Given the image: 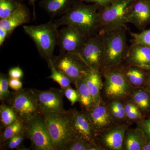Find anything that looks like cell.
I'll return each mask as SVG.
<instances>
[{
    "label": "cell",
    "mask_w": 150,
    "mask_h": 150,
    "mask_svg": "<svg viewBox=\"0 0 150 150\" xmlns=\"http://www.w3.org/2000/svg\"><path fill=\"white\" fill-rule=\"evenodd\" d=\"M99 8L96 4L75 1L66 13L53 21L58 28L66 25L76 28L88 37L99 33Z\"/></svg>",
    "instance_id": "1"
},
{
    "label": "cell",
    "mask_w": 150,
    "mask_h": 150,
    "mask_svg": "<svg viewBox=\"0 0 150 150\" xmlns=\"http://www.w3.org/2000/svg\"><path fill=\"white\" fill-rule=\"evenodd\" d=\"M126 25L102 33L104 55L100 72L119 67L125 62L129 46Z\"/></svg>",
    "instance_id": "2"
},
{
    "label": "cell",
    "mask_w": 150,
    "mask_h": 150,
    "mask_svg": "<svg viewBox=\"0 0 150 150\" xmlns=\"http://www.w3.org/2000/svg\"><path fill=\"white\" fill-rule=\"evenodd\" d=\"M23 28L35 43L40 56L47 62L52 59L57 45L59 30L54 21L38 25H24Z\"/></svg>",
    "instance_id": "3"
},
{
    "label": "cell",
    "mask_w": 150,
    "mask_h": 150,
    "mask_svg": "<svg viewBox=\"0 0 150 150\" xmlns=\"http://www.w3.org/2000/svg\"><path fill=\"white\" fill-rule=\"evenodd\" d=\"M42 114L54 150H63L66 144L74 139L70 127L68 110L65 113L49 112Z\"/></svg>",
    "instance_id": "4"
},
{
    "label": "cell",
    "mask_w": 150,
    "mask_h": 150,
    "mask_svg": "<svg viewBox=\"0 0 150 150\" xmlns=\"http://www.w3.org/2000/svg\"><path fill=\"white\" fill-rule=\"evenodd\" d=\"M104 78L103 91L108 100L129 98L134 90L123 74L121 65L110 68L103 72Z\"/></svg>",
    "instance_id": "5"
},
{
    "label": "cell",
    "mask_w": 150,
    "mask_h": 150,
    "mask_svg": "<svg viewBox=\"0 0 150 150\" xmlns=\"http://www.w3.org/2000/svg\"><path fill=\"white\" fill-rule=\"evenodd\" d=\"M133 0H117L110 5L100 7L99 32L103 33L125 26L128 23V7Z\"/></svg>",
    "instance_id": "6"
},
{
    "label": "cell",
    "mask_w": 150,
    "mask_h": 150,
    "mask_svg": "<svg viewBox=\"0 0 150 150\" xmlns=\"http://www.w3.org/2000/svg\"><path fill=\"white\" fill-rule=\"evenodd\" d=\"M52 60L56 69L74 84L90 69L80 54L76 53H61L59 56H54Z\"/></svg>",
    "instance_id": "7"
},
{
    "label": "cell",
    "mask_w": 150,
    "mask_h": 150,
    "mask_svg": "<svg viewBox=\"0 0 150 150\" xmlns=\"http://www.w3.org/2000/svg\"><path fill=\"white\" fill-rule=\"evenodd\" d=\"M24 134L36 150H54L45 120L41 113L25 122Z\"/></svg>",
    "instance_id": "8"
},
{
    "label": "cell",
    "mask_w": 150,
    "mask_h": 150,
    "mask_svg": "<svg viewBox=\"0 0 150 150\" xmlns=\"http://www.w3.org/2000/svg\"><path fill=\"white\" fill-rule=\"evenodd\" d=\"M20 118L26 122L40 114L35 94L31 89H21L12 93L8 100Z\"/></svg>",
    "instance_id": "9"
},
{
    "label": "cell",
    "mask_w": 150,
    "mask_h": 150,
    "mask_svg": "<svg viewBox=\"0 0 150 150\" xmlns=\"http://www.w3.org/2000/svg\"><path fill=\"white\" fill-rule=\"evenodd\" d=\"M79 54L90 69L100 72L104 55L102 33L88 38Z\"/></svg>",
    "instance_id": "10"
},
{
    "label": "cell",
    "mask_w": 150,
    "mask_h": 150,
    "mask_svg": "<svg viewBox=\"0 0 150 150\" xmlns=\"http://www.w3.org/2000/svg\"><path fill=\"white\" fill-rule=\"evenodd\" d=\"M71 131L74 139L96 143L97 134L91 122L83 110H68Z\"/></svg>",
    "instance_id": "11"
},
{
    "label": "cell",
    "mask_w": 150,
    "mask_h": 150,
    "mask_svg": "<svg viewBox=\"0 0 150 150\" xmlns=\"http://www.w3.org/2000/svg\"><path fill=\"white\" fill-rule=\"evenodd\" d=\"M35 94L38 106L41 114L49 112L65 113L62 89L51 88L47 90L31 89Z\"/></svg>",
    "instance_id": "12"
},
{
    "label": "cell",
    "mask_w": 150,
    "mask_h": 150,
    "mask_svg": "<svg viewBox=\"0 0 150 150\" xmlns=\"http://www.w3.org/2000/svg\"><path fill=\"white\" fill-rule=\"evenodd\" d=\"M88 38L76 28L66 25L58 30L57 45L60 53L79 54Z\"/></svg>",
    "instance_id": "13"
},
{
    "label": "cell",
    "mask_w": 150,
    "mask_h": 150,
    "mask_svg": "<svg viewBox=\"0 0 150 150\" xmlns=\"http://www.w3.org/2000/svg\"><path fill=\"white\" fill-rule=\"evenodd\" d=\"M132 123L114 124L108 129L98 134L96 142L104 150H123L125 133Z\"/></svg>",
    "instance_id": "14"
},
{
    "label": "cell",
    "mask_w": 150,
    "mask_h": 150,
    "mask_svg": "<svg viewBox=\"0 0 150 150\" xmlns=\"http://www.w3.org/2000/svg\"><path fill=\"white\" fill-rule=\"evenodd\" d=\"M128 23L143 30L150 24V0H133L128 7Z\"/></svg>",
    "instance_id": "15"
},
{
    "label": "cell",
    "mask_w": 150,
    "mask_h": 150,
    "mask_svg": "<svg viewBox=\"0 0 150 150\" xmlns=\"http://www.w3.org/2000/svg\"><path fill=\"white\" fill-rule=\"evenodd\" d=\"M84 112L91 122L97 136L114 124L108 110L107 103L103 100L90 110Z\"/></svg>",
    "instance_id": "16"
},
{
    "label": "cell",
    "mask_w": 150,
    "mask_h": 150,
    "mask_svg": "<svg viewBox=\"0 0 150 150\" xmlns=\"http://www.w3.org/2000/svg\"><path fill=\"white\" fill-rule=\"evenodd\" d=\"M125 62L126 64L150 69V48L141 44L132 43L129 46Z\"/></svg>",
    "instance_id": "17"
},
{
    "label": "cell",
    "mask_w": 150,
    "mask_h": 150,
    "mask_svg": "<svg viewBox=\"0 0 150 150\" xmlns=\"http://www.w3.org/2000/svg\"><path fill=\"white\" fill-rule=\"evenodd\" d=\"M30 18L31 14L29 9L24 4H21L11 15L1 20L0 28L6 30L9 35L18 26L29 23Z\"/></svg>",
    "instance_id": "18"
},
{
    "label": "cell",
    "mask_w": 150,
    "mask_h": 150,
    "mask_svg": "<svg viewBox=\"0 0 150 150\" xmlns=\"http://www.w3.org/2000/svg\"><path fill=\"white\" fill-rule=\"evenodd\" d=\"M121 69L127 80L134 88H145L148 81V70L126 64L121 65Z\"/></svg>",
    "instance_id": "19"
},
{
    "label": "cell",
    "mask_w": 150,
    "mask_h": 150,
    "mask_svg": "<svg viewBox=\"0 0 150 150\" xmlns=\"http://www.w3.org/2000/svg\"><path fill=\"white\" fill-rule=\"evenodd\" d=\"M86 83L96 105L103 100L101 91L103 88L102 74L100 71L89 69L85 75Z\"/></svg>",
    "instance_id": "20"
},
{
    "label": "cell",
    "mask_w": 150,
    "mask_h": 150,
    "mask_svg": "<svg viewBox=\"0 0 150 150\" xmlns=\"http://www.w3.org/2000/svg\"><path fill=\"white\" fill-rule=\"evenodd\" d=\"M148 142L143 132L138 128H128L123 141V150H142Z\"/></svg>",
    "instance_id": "21"
},
{
    "label": "cell",
    "mask_w": 150,
    "mask_h": 150,
    "mask_svg": "<svg viewBox=\"0 0 150 150\" xmlns=\"http://www.w3.org/2000/svg\"><path fill=\"white\" fill-rule=\"evenodd\" d=\"M75 0H41L40 6L52 17L62 16L75 2Z\"/></svg>",
    "instance_id": "22"
},
{
    "label": "cell",
    "mask_w": 150,
    "mask_h": 150,
    "mask_svg": "<svg viewBox=\"0 0 150 150\" xmlns=\"http://www.w3.org/2000/svg\"><path fill=\"white\" fill-rule=\"evenodd\" d=\"M129 98L139 107L146 118L150 115V92L145 88H134Z\"/></svg>",
    "instance_id": "23"
},
{
    "label": "cell",
    "mask_w": 150,
    "mask_h": 150,
    "mask_svg": "<svg viewBox=\"0 0 150 150\" xmlns=\"http://www.w3.org/2000/svg\"><path fill=\"white\" fill-rule=\"evenodd\" d=\"M75 84L79 97V103L82 110H90L96 105L88 88L85 75L76 81Z\"/></svg>",
    "instance_id": "24"
},
{
    "label": "cell",
    "mask_w": 150,
    "mask_h": 150,
    "mask_svg": "<svg viewBox=\"0 0 150 150\" xmlns=\"http://www.w3.org/2000/svg\"><path fill=\"white\" fill-rule=\"evenodd\" d=\"M107 106L108 112L114 124H122L127 122L123 100L117 99L110 100L107 103Z\"/></svg>",
    "instance_id": "25"
},
{
    "label": "cell",
    "mask_w": 150,
    "mask_h": 150,
    "mask_svg": "<svg viewBox=\"0 0 150 150\" xmlns=\"http://www.w3.org/2000/svg\"><path fill=\"white\" fill-rule=\"evenodd\" d=\"M4 128V129L1 134L0 137L1 146L15 136L24 133L25 122L19 118L14 123Z\"/></svg>",
    "instance_id": "26"
},
{
    "label": "cell",
    "mask_w": 150,
    "mask_h": 150,
    "mask_svg": "<svg viewBox=\"0 0 150 150\" xmlns=\"http://www.w3.org/2000/svg\"><path fill=\"white\" fill-rule=\"evenodd\" d=\"M123 103L127 122L137 123L144 119L139 107L129 98L124 100Z\"/></svg>",
    "instance_id": "27"
},
{
    "label": "cell",
    "mask_w": 150,
    "mask_h": 150,
    "mask_svg": "<svg viewBox=\"0 0 150 150\" xmlns=\"http://www.w3.org/2000/svg\"><path fill=\"white\" fill-rule=\"evenodd\" d=\"M1 126L5 128L16 121L18 115L9 105L3 104L0 106Z\"/></svg>",
    "instance_id": "28"
},
{
    "label": "cell",
    "mask_w": 150,
    "mask_h": 150,
    "mask_svg": "<svg viewBox=\"0 0 150 150\" xmlns=\"http://www.w3.org/2000/svg\"><path fill=\"white\" fill-rule=\"evenodd\" d=\"M47 62L51 73L48 79L53 80L57 82L61 86V89L66 88L71 86V82L69 79L56 69L54 66L52 59H49Z\"/></svg>",
    "instance_id": "29"
},
{
    "label": "cell",
    "mask_w": 150,
    "mask_h": 150,
    "mask_svg": "<svg viewBox=\"0 0 150 150\" xmlns=\"http://www.w3.org/2000/svg\"><path fill=\"white\" fill-rule=\"evenodd\" d=\"M22 3L18 0H0V19L5 18L13 13Z\"/></svg>",
    "instance_id": "30"
},
{
    "label": "cell",
    "mask_w": 150,
    "mask_h": 150,
    "mask_svg": "<svg viewBox=\"0 0 150 150\" xmlns=\"http://www.w3.org/2000/svg\"><path fill=\"white\" fill-rule=\"evenodd\" d=\"M93 143L81 139H74L66 144L63 150H90Z\"/></svg>",
    "instance_id": "31"
},
{
    "label": "cell",
    "mask_w": 150,
    "mask_h": 150,
    "mask_svg": "<svg viewBox=\"0 0 150 150\" xmlns=\"http://www.w3.org/2000/svg\"><path fill=\"white\" fill-rule=\"evenodd\" d=\"M132 43L141 44L150 48V28L142 30L140 33H134L130 30Z\"/></svg>",
    "instance_id": "32"
},
{
    "label": "cell",
    "mask_w": 150,
    "mask_h": 150,
    "mask_svg": "<svg viewBox=\"0 0 150 150\" xmlns=\"http://www.w3.org/2000/svg\"><path fill=\"white\" fill-rule=\"evenodd\" d=\"M9 78L6 75L0 74V100L1 101H8L11 96L12 93L9 91Z\"/></svg>",
    "instance_id": "33"
},
{
    "label": "cell",
    "mask_w": 150,
    "mask_h": 150,
    "mask_svg": "<svg viewBox=\"0 0 150 150\" xmlns=\"http://www.w3.org/2000/svg\"><path fill=\"white\" fill-rule=\"evenodd\" d=\"M25 137L24 133L18 134L12 138L1 146L2 147L6 146V149H18L22 144Z\"/></svg>",
    "instance_id": "34"
},
{
    "label": "cell",
    "mask_w": 150,
    "mask_h": 150,
    "mask_svg": "<svg viewBox=\"0 0 150 150\" xmlns=\"http://www.w3.org/2000/svg\"><path fill=\"white\" fill-rule=\"evenodd\" d=\"M62 90L64 96L69 100L71 105H74L77 102H79V97L76 89H74L70 86Z\"/></svg>",
    "instance_id": "35"
},
{
    "label": "cell",
    "mask_w": 150,
    "mask_h": 150,
    "mask_svg": "<svg viewBox=\"0 0 150 150\" xmlns=\"http://www.w3.org/2000/svg\"><path fill=\"white\" fill-rule=\"evenodd\" d=\"M137 128L142 131L148 142H150V115L137 123Z\"/></svg>",
    "instance_id": "36"
},
{
    "label": "cell",
    "mask_w": 150,
    "mask_h": 150,
    "mask_svg": "<svg viewBox=\"0 0 150 150\" xmlns=\"http://www.w3.org/2000/svg\"><path fill=\"white\" fill-rule=\"evenodd\" d=\"M8 76L9 77L21 80L23 76V71L19 67H13L9 70Z\"/></svg>",
    "instance_id": "37"
},
{
    "label": "cell",
    "mask_w": 150,
    "mask_h": 150,
    "mask_svg": "<svg viewBox=\"0 0 150 150\" xmlns=\"http://www.w3.org/2000/svg\"><path fill=\"white\" fill-rule=\"evenodd\" d=\"M8 83L10 87L15 91H19L22 88L23 83L20 79L9 77Z\"/></svg>",
    "instance_id": "38"
},
{
    "label": "cell",
    "mask_w": 150,
    "mask_h": 150,
    "mask_svg": "<svg viewBox=\"0 0 150 150\" xmlns=\"http://www.w3.org/2000/svg\"><path fill=\"white\" fill-rule=\"evenodd\" d=\"M81 1L93 3L96 4L100 7H104L112 4L117 0H79Z\"/></svg>",
    "instance_id": "39"
},
{
    "label": "cell",
    "mask_w": 150,
    "mask_h": 150,
    "mask_svg": "<svg viewBox=\"0 0 150 150\" xmlns=\"http://www.w3.org/2000/svg\"><path fill=\"white\" fill-rule=\"evenodd\" d=\"M9 35L8 33L3 28H0V46H2L5 41L6 38Z\"/></svg>",
    "instance_id": "40"
},
{
    "label": "cell",
    "mask_w": 150,
    "mask_h": 150,
    "mask_svg": "<svg viewBox=\"0 0 150 150\" xmlns=\"http://www.w3.org/2000/svg\"><path fill=\"white\" fill-rule=\"evenodd\" d=\"M148 73H149V78H148L147 83L145 88L150 92V69L148 70Z\"/></svg>",
    "instance_id": "41"
},
{
    "label": "cell",
    "mask_w": 150,
    "mask_h": 150,
    "mask_svg": "<svg viewBox=\"0 0 150 150\" xmlns=\"http://www.w3.org/2000/svg\"><path fill=\"white\" fill-rule=\"evenodd\" d=\"M142 150H150V142H147L144 145Z\"/></svg>",
    "instance_id": "42"
},
{
    "label": "cell",
    "mask_w": 150,
    "mask_h": 150,
    "mask_svg": "<svg viewBox=\"0 0 150 150\" xmlns=\"http://www.w3.org/2000/svg\"><path fill=\"white\" fill-rule=\"evenodd\" d=\"M30 4L31 5L33 6V13H34V15L35 16V2L37 1V0H27Z\"/></svg>",
    "instance_id": "43"
}]
</instances>
